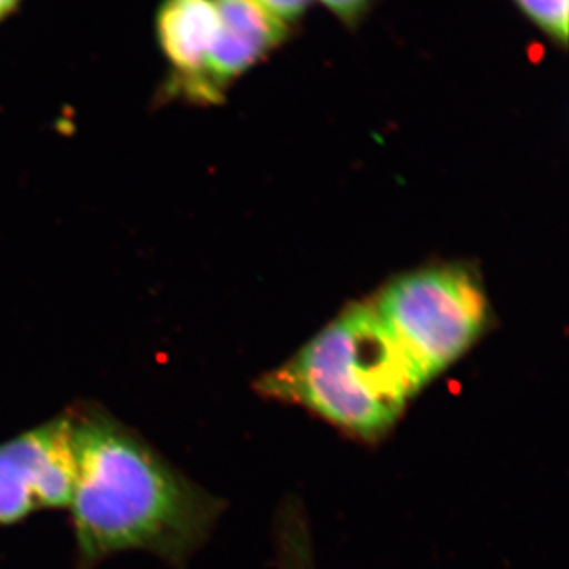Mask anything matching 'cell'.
I'll use <instances>...</instances> for the list:
<instances>
[{
    "instance_id": "6da1fadb",
    "label": "cell",
    "mask_w": 569,
    "mask_h": 569,
    "mask_svg": "<svg viewBox=\"0 0 569 569\" xmlns=\"http://www.w3.org/2000/svg\"><path fill=\"white\" fill-rule=\"evenodd\" d=\"M67 413L73 455L67 509L77 569L133 550L186 568L222 515V500L107 408L86 402Z\"/></svg>"
},
{
    "instance_id": "7a4b0ae2",
    "label": "cell",
    "mask_w": 569,
    "mask_h": 569,
    "mask_svg": "<svg viewBox=\"0 0 569 569\" xmlns=\"http://www.w3.org/2000/svg\"><path fill=\"white\" fill-rule=\"evenodd\" d=\"M425 387L370 305L348 307L257 385L266 397L309 408L362 438L391 429Z\"/></svg>"
},
{
    "instance_id": "3957f363",
    "label": "cell",
    "mask_w": 569,
    "mask_h": 569,
    "mask_svg": "<svg viewBox=\"0 0 569 569\" xmlns=\"http://www.w3.org/2000/svg\"><path fill=\"white\" fill-rule=\"evenodd\" d=\"M370 306L426 385L477 342L488 321L485 291L460 266L400 277Z\"/></svg>"
},
{
    "instance_id": "277c9868",
    "label": "cell",
    "mask_w": 569,
    "mask_h": 569,
    "mask_svg": "<svg viewBox=\"0 0 569 569\" xmlns=\"http://www.w3.org/2000/svg\"><path fill=\"white\" fill-rule=\"evenodd\" d=\"M73 485L67 410L0 443V527L69 508Z\"/></svg>"
},
{
    "instance_id": "5b68a950",
    "label": "cell",
    "mask_w": 569,
    "mask_h": 569,
    "mask_svg": "<svg viewBox=\"0 0 569 569\" xmlns=\"http://www.w3.org/2000/svg\"><path fill=\"white\" fill-rule=\"evenodd\" d=\"M219 31L206 66L201 104L223 99L228 86L287 39L288 26L257 0H213Z\"/></svg>"
},
{
    "instance_id": "8992f818",
    "label": "cell",
    "mask_w": 569,
    "mask_h": 569,
    "mask_svg": "<svg viewBox=\"0 0 569 569\" xmlns=\"http://www.w3.org/2000/svg\"><path fill=\"white\" fill-rule=\"evenodd\" d=\"M219 31L213 0H164L157 33L171 66L164 86L167 100L201 103L206 66Z\"/></svg>"
},
{
    "instance_id": "52a82bcc",
    "label": "cell",
    "mask_w": 569,
    "mask_h": 569,
    "mask_svg": "<svg viewBox=\"0 0 569 569\" xmlns=\"http://www.w3.org/2000/svg\"><path fill=\"white\" fill-rule=\"evenodd\" d=\"M520 13L550 40L567 47L569 0H512Z\"/></svg>"
},
{
    "instance_id": "ba28073f",
    "label": "cell",
    "mask_w": 569,
    "mask_h": 569,
    "mask_svg": "<svg viewBox=\"0 0 569 569\" xmlns=\"http://www.w3.org/2000/svg\"><path fill=\"white\" fill-rule=\"evenodd\" d=\"M320 2L347 26H356L365 18L376 0H320Z\"/></svg>"
},
{
    "instance_id": "9c48e42d",
    "label": "cell",
    "mask_w": 569,
    "mask_h": 569,
    "mask_svg": "<svg viewBox=\"0 0 569 569\" xmlns=\"http://www.w3.org/2000/svg\"><path fill=\"white\" fill-rule=\"evenodd\" d=\"M257 2L287 26L298 21L310 6V0H257Z\"/></svg>"
},
{
    "instance_id": "30bf717a",
    "label": "cell",
    "mask_w": 569,
    "mask_h": 569,
    "mask_svg": "<svg viewBox=\"0 0 569 569\" xmlns=\"http://www.w3.org/2000/svg\"><path fill=\"white\" fill-rule=\"evenodd\" d=\"M20 0H0V20H2L6 14H9L11 10L17 7V3Z\"/></svg>"
},
{
    "instance_id": "8fae6325",
    "label": "cell",
    "mask_w": 569,
    "mask_h": 569,
    "mask_svg": "<svg viewBox=\"0 0 569 569\" xmlns=\"http://www.w3.org/2000/svg\"><path fill=\"white\" fill-rule=\"evenodd\" d=\"M295 569H309V568H306V567H298V568H295Z\"/></svg>"
}]
</instances>
